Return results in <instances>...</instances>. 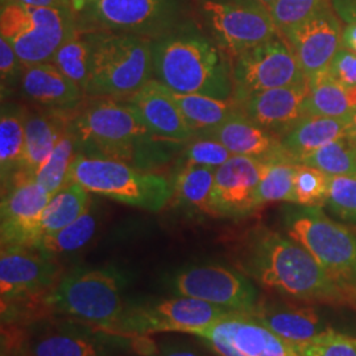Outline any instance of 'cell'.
<instances>
[{"label": "cell", "mask_w": 356, "mask_h": 356, "mask_svg": "<svg viewBox=\"0 0 356 356\" xmlns=\"http://www.w3.org/2000/svg\"><path fill=\"white\" fill-rule=\"evenodd\" d=\"M235 254L241 272L268 291L307 305L356 309L355 300L288 235L256 226L243 235Z\"/></svg>", "instance_id": "6da1fadb"}, {"label": "cell", "mask_w": 356, "mask_h": 356, "mask_svg": "<svg viewBox=\"0 0 356 356\" xmlns=\"http://www.w3.org/2000/svg\"><path fill=\"white\" fill-rule=\"evenodd\" d=\"M91 99L82 103L69 123L79 154L116 160L152 172L165 165L185 145L156 138L124 101Z\"/></svg>", "instance_id": "7a4b0ae2"}, {"label": "cell", "mask_w": 356, "mask_h": 356, "mask_svg": "<svg viewBox=\"0 0 356 356\" xmlns=\"http://www.w3.org/2000/svg\"><path fill=\"white\" fill-rule=\"evenodd\" d=\"M153 78L178 94L232 98V60L191 19L152 40Z\"/></svg>", "instance_id": "3957f363"}, {"label": "cell", "mask_w": 356, "mask_h": 356, "mask_svg": "<svg viewBox=\"0 0 356 356\" xmlns=\"http://www.w3.org/2000/svg\"><path fill=\"white\" fill-rule=\"evenodd\" d=\"M284 229L356 301V234L326 216L322 207L293 204L284 211Z\"/></svg>", "instance_id": "277c9868"}, {"label": "cell", "mask_w": 356, "mask_h": 356, "mask_svg": "<svg viewBox=\"0 0 356 356\" xmlns=\"http://www.w3.org/2000/svg\"><path fill=\"white\" fill-rule=\"evenodd\" d=\"M147 211H160L173 197V185L165 177L140 170L122 161L76 154L67 184Z\"/></svg>", "instance_id": "5b68a950"}, {"label": "cell", "mask_w": 356, "mask_h": 356, "mask_svg": "<svg viewBox=\"0 0 356 356\" xmlns=\"http://www.w3.org/2000/svg\"><path fill=\"white\" fill-rule=\"evenodd\" d=\"M153 79L152 40L102 31L85 94L126 99Z\"/></svg>", "instance_id": "8992f818"}, {"label": "cell", "mask_w": 356, "mask_h": 356, "mask_svg": "<svg viewBox=\"0 0 356 356\" xmlns=\"http://www.w3.org/2000/svg\"><path fill=\"white\" fill-rule=\"evenodd\" d=\"M78 29L72 7H29L1 3L0 33L24 66L51 63Z\"/></svg>", "instance_id": "52a82bcc"}, {"label": "cell", "mask_w": 356, "mask_h": 356, "mask_svg": "<svg viewBox=\"0 0 356 356\" xmlns=\"http://www.w3.org/2000/svg\"><path fill=\"white\" fill-rule=\"evenodd\" d=\"M45 305L107 331L123 317L119 277L111 270L73 272L58 281L44 297Z\"/></svg>", "instance_id": "ba28073f"}, {"label": "cell", "mask_w": 356, "mask_h": 356, "mask_svg": "<svg viewBox=\"0 0 356 356\" xmlns=\"http://www.w3.org/2000/svg\"><path fill=\"white\" fill-rule=\"evenodd\" d=\"M76 19L82 29L151 40L186 20L184 0H94L76 13Z\"/></svg>", "instance_id": "9c48e42d"}, {"label": "cell", "mask_w": 356, "mask_h": 356, "mask_svg": "<svg viewBox=\"0 0 356 356\" xmlns=\"http://www.w3.org/2000/svg\"><path fill=\"white\" fill-rule=\"evenodd\" d=\"M198 13L206 33L231 60L279 33L260 0H200Z\"/></svg>", "instance_id": "30bf717a"}, {"label": "cell", "mask_w": 356, "mask_h": 356, "mask_svg": "<svg viewBox=\"0 0 356 356\" xmlns=\"http://www.w3.org/2000/svg\"><path fill=\"white\" fill-rule=\"evenodd\" d=\"M291 45L280 32L232 60V101L306 81Z\"/></svg>", "instance_id": "8fae6325"}, {"label": "cell", "mask_w": 356, "mask_h": 356, "mask_svg": "<svg viewBox=\"0 0 356 356\" xmlns=\"http://www.w3.org/2000/svg\"><path fill=\"white\" fill-rule=\"evenodd\" d=\"M229 313L234 312L198 298L179 296L152 305L135 307L127 313L124 312L113 331L136 335L175 331L194 334L211 326Z\"/></svg>", "instance_id": "7c38bea8"}, {"label": "cell", "mask_w": 356, "mask_h": 356, "mask_svg": "<svg viewBox=\"0 0 356 356\" xmlns=\"http://www.w3.org/2000/svg\"><path fill=\"white\" fill-rule=\"evenodd\" d=\"M175 288L179 296L251 316L260 304L254 284L243 272L219 264L185 268L176 276Z\"/></svg>", "instance_id": "4fadbf2b"}, {"label": "cell", "mask_w": 356, "mask_h": 356, "mask_svg": "<svg viewBox=\"0 0 356 356\" xmlns=\"http://www.w3.org/2000/svg\"><path fill=\"white\" fill-rule=\"evenodd\" d=\"M193 335L219 356H301L296 347L245 313H229Z\"/></svg>", "instance_id": "5bb4252c"}, {"label": "cell", "mask_w": 356, "mask_h": 356, "mask_svg": "<svg viewBox=\"0 0 356 356\" xmlns=\"http://www.w3.org/2000/svg\"><path fill=\"white\" fill-rule=\"evenodd\" d=\"M51 197L35 178L24 173H15L3 184L1 247H33L40 241V219Z\"/></svg>", "instance_id": "9a60e30c"}, {"label": "cell", "mask_w": 356, "mask_h": 356, "mask_svg": "<svg viewBox=\"0 0 356 356\" xmlns=\"http://www.w3.org/2000/svg\"><path fill=\"white\" fill-rule=\"evenodd\" d=\"M342 20L327 6L304 22L284 31L293 53L309 81L323 74L342 48Z\"/></svg>", "instance_id": "2e32d148"}, {"label": "cell", "mask_w": 356, "mask_h": 356, "mask_svg": "<svg viewBox=\"0 0 356 356\" xmlns=\"http://www.w3.org/2000/svg\"><path fill=\"white\" fill-rule=\"evenodd\" d=\"M60 267L51 256L29 245H3L0 254L1 302L51 291Z\"/></svg>", "instance_id": "e0dca14e"}, {"label": "cell", "mask_w": 356, "mask_h": 356, "mask_svg": "<svg viewBox=\"0 0 356 356\" xmlns=\"http://www.w3.org/2000/svg\"><path fill=\"white\" fill-rule=\"evenodd\" d=\"M263 168V161L236 154L216 168L211 193L213 216L241 219L257 210V188Z\"/></svg>", "instance_id": "ac0fdd59"}, {"label": "cell", "mask_w": 356, "mask_h": 356, "mask_svg": "<svg viewBox=\"0 0 356 356\" xmlns=\"http://www.w3.org/2000/svg\"><path fill=\"white\" fill-rule=\"evenodd\" d=\"M310 83L306 79L297 85L257 92L235 104L239 113L282 139L305 118Z\"/></svg>", "instance_id": "d6986e66"}, {"label": "cell", "mask_w": 356, "mask_h": 356, "mask_svg": "<svg viewBox=\"0 0 356 356\" xmlns=\"http://www.w3.org/2000/svg\"><path fill=\"white\" fill-rule=\"evenodd\" d=\"M123 101L129 104L156 138L182 144L194 139V132L181 114L172 90L157 79L153 78Z\"/></svg>", "instance_id": "ffe728a7"}, {"label": "cell", "mask_w": 356, "mask_h": 356, "mask_svg": "<svg viewBox=\"0 0 356 356\" xmlns=\"http://www.w3.org/2000/svg\"><path fill=\"white\" fill-rule=\"evenodd\" d=\"M19 90L38 108L61 114H74L86 97L78 83L51 63L26 66Z\"/></svg>", "instance_id": "44dd1931"}, {"label": "cell", "mask_w": 356, "mask_h": 356, "mask_svg": "<svg viewBox=\"0 0 356 356\" xmlns=\"http://www.w3.org/2000/svg\"><path fill=\"white\" fill-rule=\"evenodd\" d=\"M197 138L214 139L223 144L232 154L251 157L263 163H296L284 148L280 138L257 126L239 111L219 127Z\"/></svg>", "instance_id": "7402d4cb"}, {"label": "cell", "mask_w": 356, "mask_h": 356, "mask_svg": "<svg viewBox=\"0 0 356 356\" xmlns=\"http://www.w3.org/2000/svg\"><path fill=\"white\" fill-rule=\"evenodd\" d=\"M72 115L41 108L26 110L24 156L17 173H24L31 177L36 175L69 127Z\"/></svg>", "instance_id": "603a6c76"}, {"label": "cell", "mask_w": 356, "mask_h": 356, "mask_svg": "<svg viewBox=\"0 0 356 356\" xmlns=\"http://www.w3.org/2000/svg\"><path fill=\"white\" fill-rule=\"evenodd\" d=\"M252 317L260 321L284 341L296 347L310 342L329 327L323 325L312 306H279L259 304Z\"/></svg>", "instance_id": "cb8c5ba5"}, {"label": "cell", "mask_w": 356, "mask_h": 356, "mask_svg": "<svg viewBox=\"0 0 356 356\" xmlns=\"http://www.w3.org/2000/svg\"><path fill=\"white\" fill-rule=\"evenodd\" d=\"M350 118L305 116L281 139L282 145L293 160L300 164L304 157L321 147L347 136Z\"/></svg>", "instance_id": "d4e9b609"}, {"label": "cell", "mask_w": 356, "mask_h": 356, "mask_svg": "<svg viewBox=\"0 0 356 356\" xmlns=\"http://www.w3.org/2000/svg\"><path fill=\"white\" fill-rule=\"evenodd\" d=\"M26 108L17 103L3 101L0 115V175L6 184L23 164L26 144Z\"/></svg>", "instance_id": "484cf974"}, {"label": "cell", "mask_w": 356, "mask_h": 356, "mask_svg": "<svg viewBox=\"0 0 356 356\" xmlns=\"http://www.w3.org/2000/svg\"><path fill=\"white\" fill-rule=\"evenodd\" d=\"M306 116L350 118L356 111V86H346L325 74L309 81Z\"/></svg>", "instance_id": "4316f807"}, {"label": "cell", "mask_w": 356, "mask_h": 356, "mask_svg": "<svg viewBox=\"0 0 356 356\" xmlns=\"http://www.w3.org/2000/svg\"><path fill=\"white\" fill-rule=\"evenodd\" d=\"M102 31H90L78 28L76 33L56 51L51 64L56 65L64 74L73 79L85 91L89 81L94 54Z\"/></svg>", "instance_id": "83f0119b"}, {"label": "cell", "mask_w": 356, "mask_h": 356, "mask_svg": "<svg viewBox=\"0 0 356 356\" xmlns=\"http://www.w3.org/2000/svg\"><path fill=\"white\" fill-rule=\"evenodd\" d=\"M173 97L181 114L193 129L194 138L219 127L232 115L238 113V107L232 99L225 101L202 94L178 92H173Z\"/></svg>", "instance_id": "f1b7e54d"}, {"label": "cell", "mask_w": 356, "mask_h": 356, "mask_svg": "<svg viewBox=\"0 0 356 356\" xmlns=\"http://www.w3.org/2000/svg\"><path fill=\"white\" fill-rule=\"evenodd\" d=\"M89 193L83 186L70 182L53 194L40 219L41 238L64 229L82 216L90 207Z\"/></svg>", "instance_id": "f546056e"}, {"label": "cell", "mask_w": 356, "mask_h": 356, "mask_svg": "<svg viewBox=\"0 0 356 356\" xmlns=\"http://www.w3.org/2000/svg\"><path fill=\"white\" fill-rule=\"evenodd\" d=\"M216 170L210 166L181 164L173 184V195L181 204L213 216L211 193Z\"/></svg>", "instance_id": "4dcf8cb0"}, {"label": "cell", "mask_w": 356, "mask_h": 356, "mask_svg": "<svg viewBox=\"0 0 356 356\" xmlns=\"http://www.w3.org/2000/svg\"><path fill=\"white\" fill-rule=\"evenodd\" d=\"M31 356H113L111 348L94 337L73 331H58L38 338Z\"/></svg>", "instance_id": "1f68e13d"}, {"label": "cell", "mask_w": 356, "mask_h": 356, "mask_svg": "<svg viewBox=\"0 0 356 356\" xmlns=\"http://www.w3.org/2000/svg\"><path fill=\"white\" fill-rule=\"evenodd\" d=\"M97 231V218L88 209L73 223L57 232L44 235L33 247L48 256L74 252L83 248L92 239Z\"/></svg>", "instance_id": "d6a6232c"}, {"label": "cell", "mask_w": 356, "mask_h": 356, "mask_svg": "<svg viewBox=\"0 0 356 356\" xmlns=\"http://www.w3.org/2000/svg\"><path fill=\"white\" fill-rule=\"evenodd\" d=\"M76 154V138L67 127L48 160L38 169L33 178L51 195L56 194L67 185L70 168Z\"/></svg>", "instance_id": "836d02e7"}, {"label": "cell", "mask_w": 356, "mask_h": 356, "mask_svg": "<svg viewBox=\"0 0 356 356\" xmlns=\"http://www.w3.org/2000/svg\"><path fill=\"white\" fill-rule=\"evenodd\" d=\"M300 164L316 168L327 176L356 177L355 144L343 136L306 156Z\"/></svg>", "instance_id": "e575fe53"}, {"label": "cell", "mask_w": 356, "mask_h": 356, "mask_svg": "<svg viewBox=\"0 0 356 356\" xmlns=\"http://www.w3.org/2000/svg\"><path fill=\"white\" fill-rule=\"evenodd\" d=\"M298 164L292 161L264 163L257 188L259 207L269 202H289L294 197V178Z\"/></svg>", "instance_id": "d590c367"}, {"label": "cell", "mask_w": 356, "mask_h": 356, "mask_svg": "<svg viewBox=\"0 0 356 356\" xmlns=\"http://www.w3.org/2000/svg\"><path fill=\"white\" fill-rule=\"evenodd\" d=\"M329 191V176L316 168L298 164L294 178L292 204L323 207Z\"/></svg>", "instance_id": "8d00e7d4"}, {"label": "cell", "mask_w": 356, "mask_h": 356, "mask_svg": "<svg viewBox=\"0 0 356 356\" xmlns=\"http://www.w3.org/2000/svg\"><path fill=\"white\" fill-rule=\"evenodd\" d=\"M325 207L341 222L356 226V177L329 176Z\"/></svg>", "instance_id": "74e56055"}, {"label": "cell", "mask_w": 356, "mask_h": 356, "mask_svg": "<svg viewBox=\"0 0 356 356\" xmlns=\"http://www.w3.org/2000/svg\"><path fill=\"white\" fill-rule=\"evenodd\" d=\"M297 351L301 356H356V338L329 327Z\"/></svg>", "instance_id": "f35d334b"}, {"label": "cell", "mask_w": 356, "mask_h": 356, "mask_svg": "<svg viewBox=\"0 0 356 356\" xmlns=\"http://www.w3.org/2000/svg\"><path fill=\"white\" fill-rule=\"evenodd\" d=\"M330 4L331 0H277L270 15L279 32L282 33Z\"/></svg>", "instance_id": "ab89813d"}, {"label": "cell", "mask_w": 356, "mask_h": 356, "mask_svg": "<svg viewBox=\"0 0 356 356\" xmlns=\"http://www.w3.org/2000/svg\"><path fill=\"white\" fill-rule=\"evenodd\" d=\"M231 156L232 153L219 141L209 138H194L185 144L181 164L210 166L216 169L223 165Z\"/></svg>", "instance_id": "60d3db41"}, {"label": "cell", "mask_w": 356, "mask_h": 356, "mask_svg": "<svg viewBox=\"0 0 356 356\" xmlns=\"http://www.w3.org/2000/svg\"><path fill=\"white\" fill-rule=\"evenodd\" d=\"M24 65L22 64L13 45L0 38V76H1V98L8 95V92L15 91L20 86L22 76L24 72Z\"/></svg>", "instance_id": "b9f144b4"}, {"label": "cell", "mask_w": 356, "mask_h": 356, "mask_svg": "<svg viewBox=\"0 0 356 356\" xmlns=\"http://www.w3.org/2000/svg\"><path fill=\"white\" fill-rule=\"evenodd\" d=\"M323 74L346 86H356L355 53L341 48Z\"/></svg>", "instance_id": "7bdbcfd3"}, {"label": "cell", "mask_w": 356, "mask_h": 356, "mask_svg": "<svg viewBox=\"0 0 356 356\" xmlns=\"http://www.w3.org/2000/svg\"><path fill=\"white\" fill-rule=\"evenodd\" d=\"M331 6L343 23H356V0H331Z\"/></svg>", "instance_id": "ee69618b"}, {"label": "cell", "mask_w": 356, "mask_h": 356, "mask_svg": "<svg viewBox=\"0 0 356 356\" xmlns=\"http://www.w3.org/2000/svg\"><path fill=\"white\" fill-rule=\"evenodd\" d=\"M1 3H15L29 7H72L70 0H1Z\"/></svg>", "instance_id": "f6af8a7d"}, {"label": "cell", "mask_w": 356, "mask_h": 356, "mask_svg": "<svg viewBox=\"0 0 356 356\" xmlns=\"http://www.w3.org/2000/svg\"><path fill=\"white\" fill-rule=\"evenodd\" d=\"M342 48L356 54V23H350L343 26Z\"/></svg>", "instance_id": "bcb514c9"}, {"label": "cell", "mask_w": 356, "mask_h": 356, "mask_svg": "<svg viewBox=\"0 0 356 356\" xmlns=\"http://www.w3.org/2000/svg\"><path fill=\"white\" fill-rule=\"evenodd\" d=\"M154 356H204L200 354L197 350L191 347H178V346H170L165 347L164 350L159 351Z\"/></svg>", "instance_id": "7dc6e473"}, {"label": "cell", "mask_w": 356, "mask_h": 356, "mask_svg": "<svg viewBox=\"0 0 356 356\" xmlns=\"http://www.w3.org/2000/svg\"><path fill=\"white\" fill-rule=\"evenodd\" d=\"M347 138L355 144L356 147V111L355 114L350 118V123H348V129H347Z\"/></svg>", "instance_id": "c3c4849f"}, {"label": "cell", "mask_w": 356, "mask_h": 356, "mask_svg": "<svg viewBox=\"0 0 356 356\" xmlns=\"http://www.w3.org/2000/svg\"><path fill=\"white\" fill-rule=\"evenodd\" d=\"M91 1H94V0H70V4H72L73 11L76 13L81 11L85 6H88Z\"/></svg>", "instance_id": "681fc988"}, {"label": "cell", "mask_w": 356, "mask_h": 356, "mask_svg": "<svg viewBox=\"0 0 356 356\" xmlns=\"http://www.w3.org/2000/svg\"><path fill=\"white\" fill-rule=\"evenodd\" d=\"M260 1L267 7L269 11H270V10H272V7L276 4V1H277V0H260Z\"/></svg>", "instance_id": "f907efd6"}]
</instances>
